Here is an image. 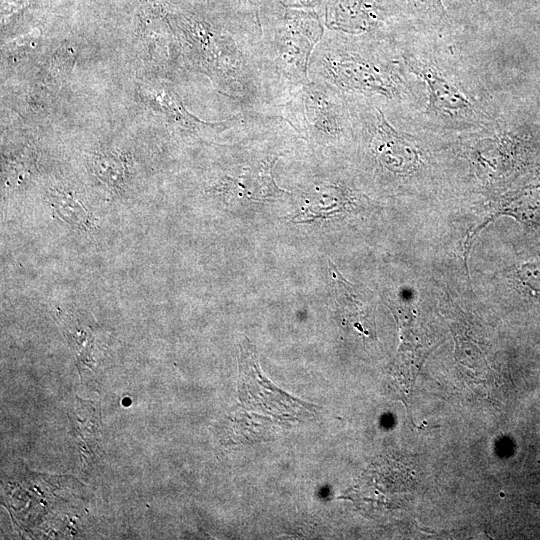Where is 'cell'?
Wrapping results in <instances>:
<instances>
[{
    "label": "cell",
    "mask_w": 540,
    "mask_h": 540,
    "mask_svg": "<svg viewBox=\"0 0 540 540\" xmlns=\"http://www.w3.org/2000/svg\"><path fill=\"white\" fill-rule=\"evenodd\" d=\"M262 12L258 14L262 64L278 114L308 82L310 59L325 34V25L314 10L289 7L279 1Z\"/></svg>",
    "instance_id": "obj_1"
},
{
    "label": "cell",
    "mask_w": 540,
    "mask_h": 540,
    "mask_svg": "<svg viewBox=\"0 0 540 540\" xmlns=\"http://www.w3.org/2000/svg\"><path fill=\"white\" fill-rule=\"evenodd\" d=\"M309 79L324 82L351 97L393 101L403 93L401 79L390 63L353 37L330 30L312 53Z\"/></svg>",
    "instance_id": "obj_2"
},
{
    "label": "cell",
    "mask_w": 540,
    "mask_h": 540,
    "mask_svg": "<svg viewBox=\"0 0 540 540\" xmlns=\"http://www.w3.org/2000/svg\"><path fill=\"white\" fill-rule=\"evenodd\" d=\"M350 96L320 81L308 80L279 110L301 138L327 147L345 140L358 126Z\"/></svg>",
    "instance_id": "obj_3"
},
{
    "label": "cell",
    "mask_w": 540,
    "mask_h": 540,
    "mask_svg": "<svg viewBox=\"0 0 540 540\" xmlns=\"http://www.w3.org/2000/svg\"><path fill=\"white\" fill-rule=\"evenodd\" d=\"M358 115L369 151L379 168L396 176L417 170L421 153L413 137L395 128L379 106L358 112Z\"/></svg>",
    "instance_id": "obj_4"
},
{
    "label": "cell",
    "mask_w": 540,
    "mask_h": 540,
    "mask_svg": "<svg viewBox=\"0 0 540 540\" xmlns=\"http://www.w3.org/2000/svg\"><path fill=\"white\" fill-rule=\"evenodd\" d=\"M239 367V396L244 406L285 421L310 413V404L291 398L262 375L253 346L248 342L241 348Z\"/></svg>",
    "instance_id": "obj_5"
},
{
    "label": "cell",
    "mask_w": 540,
    "mask_h": 540,
    "mask_svg": "<svg viewBox=\"0 0 540 540\" xmlns=\"http://www.w3.org/2000/svg\"><path fill=\"white\" fill-rule=\"evenodd\" d=\"M391 0H327L324 25L328 30L356 38H376L396 15Z\"/></svg>",
    "instance_id": "obj_6"
},
{
    "label": "cell",
    "mask_w": 540,
    "mask_h": 540,
    "mask_svg": "<svg viewBox=\"0 0 540 540\" xmlns=\"http://www.w3.org/2000/svg\"><path fill=\"white\" fill-rule=\"evenodd\" d=\"M401 58L408 71L425 84V113L452 120L470 118L474 114L475 106L468 94L437 65L409 54Z\"/></svg>",
    "instance_id": "obj_7"
},
{
    "label": "cell",
    "mask_w": 540,
    "mask_h": 540,
    "mask_svg": "<svg viewBox=\"0 0 540 540\" xmlns=\"http://www.w3.org/2000/svg\"><path fill=\"white\" fill-rule=\"evenodd\" d=\"M48 199L54 213L63 222L78 228H90V213L73 193L63 188H53Z\"/></svg>",
    "instance_id": "obj_8"
},
{
    "label": "cell",
    "mask_w": 540,
    "mask_h": 540,
    "mask_svg": "<svg viewBox=\"0 0 540 540\" xmlns=\"http://www.w3.org/2000/svg\"><path fill=\"white\" fill-rule=\"evenodd\" d=\"M411 11L423 21L442 24L447 16L442 0H405Z\"/></svg>",
    "instance_id": "obj_9"
},
{
    "label": "cell",
    "mask_w": 540,
    "mask_h": 540,
    "mask_svg": "<svg viewBox=\"0 0 540 540\" xmlns=\"http://www.w3.org/2000/svg\"><path fill=\"white\" fill-rule=\"evenodd\" d=\"M515 277L529 295L540 299V260L520 265L516 269Z\"/></svg>",
    "instance_id": "obj_10"
},
{
    "label": "cell",
    "mask_w": 540,
    "mask_h": 540,
    "mask_svg": "<svg viewBox=\"0 0 540 540\" xmlns=\"http://www.w3.org/2000/svg\"><path fill=\"white\" fill-rule=\"evenodd\" d=\"M98 177L105 183L115 186L123 176L122 162L113 155H100L95 160Z\"/></svg>",
    "instance_id": "obj_11"
},
{
    "label": "cell",
    "mask_w": 540,
    "mask_h": 540,
    "mask_svg": "<svg viewBox=\"0 0 540 540\" xmlns=\"http://www.w3.org/2000/svg\"><path fill=\"white\" fill-rule=\"evenodd\" d=\"M39 36V31L33 30L28 34L22 35L6 43L5 50L10 54H15L20 52L21 50L29 49L37 43Z\"/></svg>",
    "instance_id": "obj_12"
},
{
    "label": "cell",
    "mask_w": 540,
    "mask_h": 540,
    "mask_svg": "<svg viewBox=\"0 0 540 540\" xmlns=\"http://www.w3.org/2000/svg\"><path fill=\"white\" fill-rule=\"evenodd\" d=\"M323 0H283L281 3L295 8L313 9L320 5Z\"/></svg>",
    "instance_id": "obj_13"
},
{
    "label": "cell",
    "mask_w": 540,
    "mask_h": 540,
    "mask_svg": "<svg viewBox=\"0 0 540 540\" xmlns=\"http://www.w3.org/2000/svg\"><path fill=\"white\" fill-rule=\"evenodd\" d=\"M471 1L474 2V3H476V2L481 1V0H471Z\"/></svg>",
    "instance_id": "obj_14"
}]
</instances>
